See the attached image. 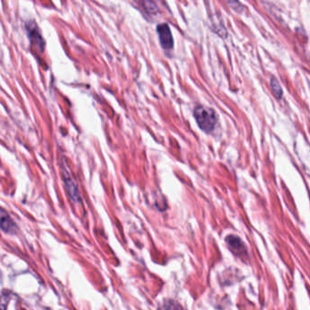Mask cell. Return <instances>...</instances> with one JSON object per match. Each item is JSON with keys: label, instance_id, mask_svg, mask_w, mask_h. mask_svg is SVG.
Wrapping results in <instances>:
<instances>
[{"label": "cell", "instance_id": "6da1fadb", "mask_svg": "<svg viewBox=\"0 0 310 310\" xmlns=\"http://www.w3.org/2000/svg\"><path fill=\"white\" fill-rule=\"evenodd\" d=\"M194 117L200 129L205 132H212L217 123V113L212 108L199 106L194 109Z\"/></svg>", "mask_w": 310, "mask_h": 310}, {"label": "cell", "instance_id": "7a4b0ae2", "mask_svg": "<svg viewBox=\"0 0 310 310\" xmlns=\"http://www.w3.org/2000/svg\"><path fill=\"white\" fill-rule=\"evenodd\" d=\"M61 174H62L63 181H64V185L66 187L67 195L73 202L80 203V200H80V191L78 189L75 180L73 179V177L71 176L66 161H62V163H61Z\"/></svg>", "mask_w": 310, "mask_h": 310}, {"label": "cell", "instance_id": "3957f363", "mask_svg": "<svg viewBox=\"0 0 310 310\" xmlns=\"http://www.w3.org/2000/svg\"><path fill=\"white\" fill-rule=\"evenodd\" d=\"M157 32L160 36V44L164 49L169 50L172 49L174 47V40H173L172 34L170 27L168 24H160L157 27Z\"/></svg>", "mask_w": 310, "mask_h": 310}, {"label": "cell", "instance_id": "277c9868", "mask_svg": "<svg viewBox=\"0 0 310 310\" xmlns=\"http://www.w3.org/2000/svg\"><path fill=\"white\" fill-rule=\"evenodd\" d=\"M16 228L17 226L13 219L9 216V213L2 207H0V229H2L6 233L14 234L16 232Z\"/></svg>", "mask_w": 310, "mask_h": 310}, {"label": "cell", "instance_id": "5b68a950", "mask_svg": "<svg viewBox=\"0 0 310 310\" xmlns=\"http://www.w3.org/2000/svg\"><path fill=\"white\" fill-rule=\"evenodd\" d=\"M226 244L228 246V248L230 249L232 253H234L239 257H243L246 251V247L244 245L242 240H240L239 237L236 236H227L226 239Z\"/></svg>", "mask_w": 310, "mask_h": 310}, {"label": "cell", "instance_id": "8992f818", "mask_svg": "<svg viewBox=\"0 0 310 310\" xmlns=\"http://www.w3.org/2000/svg\"><path fill=\"white\" fill-rule=\"evenodd\" d=\"M27 32L29 34V37L31 40V43L33 46H35L37 50H40V52L43 51L44 49V41L41 37V35L40 34L38 30L36 29L35 24L33 22H29L27 26Z\"/></svg>", "mask_w": 310, "mask_h": 310}, {"label": "cell", "instance_id": "52a82bcc", "mask_svg": "<svg viewBox=\"0 0 310 310\" xmlns=\"http://www.w3.org/2000/svg\"><path fill=\"white\" fill-rule=\"evenodd\" d=\"M271 88L273 92L275 94L276 97L278 98H282V95H283V90L281 86L279 84V81L276 79V78H272L270 81Z\"/></svg>", "mask_w": 310, "mask_h": 310}]
</instances>
